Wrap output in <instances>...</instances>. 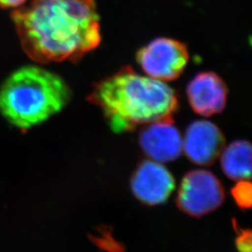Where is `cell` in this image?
Segmentation results:
<instances>
[{
  "mask_svg": "<svg viewBox=\"0 0 252 252\" xmlns=\"http://www.w3.org/2000/svg\"><path fill=\"white\" fill-rule=\"evenodd\" d=\"M224 189L219 179L207 170H193L181 181L177 205L191 217H202L220 207L224 201Z\"/></svg>",
  "mask_w": 252,
  "mask_h": 252,
  "instance_id": "cell-5",
  "label": "cell"
},
{
  "mask_svg": "<svg viewBox=\"0 0 252 252\" xmlns=\"http://www.w3.org/2000/svg\"><path fill=\"white\" fill-rule=\"evenodd\" d=\"M12 20L24 51L38 63L79 62L101 41L95 0H30Z\"/></svg>",
  "mask_w": 252,
  "mask_h": 252,
  "instance_id": "cell-1",
  "label": "cell"
},
{
  "mask_svg": "<svg viewBox=\"0 0 252 252\" xmlns=\"http://www.w3.org/2000/svg\"><path fill=\"white\" fill-rule=\"evenodd\" d=\"M221 169L233 180H249L252 177V146L245 140L234 141L221 152Z\"/></svg>",
  "mask_w": 252,
  "mask_h": 252,
  "instance_id": "cell-10",
  "label": "cell"
},
{
  "mask_svg": "<svg viewBox=\"0 0 252 252\" xmlns=\"http://www.w3.org/2000/svg\"><path fill=\"white\" fill-rule=\"evenodd\" d=\"M232 194L238 207L249 209L252 206V184L250 181L240 180L232 189Z\"/></svg>",
  "mask_w": 252,
  "mask_h": 252,
  "instance_id": "cell-11",
  "label": "cell"
},
{
  "mask_svg": "<svg viewBox=\"0 0 252 252\" xmlns=\"http://www.w3.org/2000/svg\"><path fill=\"white\" fill-rule=\"evenodd\" d=\"M176 182L169 170L161 162L146 160L141 162L131 180L133 193L149 206L164 203L171 195Z\"/></svg>",
  "mask_w": 252,
  "mask_h": 252,
  "instance_id": "cell-6",
  "label": "cell"
},
{
  "mask_svg": "<svg viewBox=\"0 0 252 252\" xmlns=\"http://www.w3.org/2000/svg\"><path fill=\"white\" fill-rule=\"evenodd\" d=\"M225 137L218 126L208 121L191 123L182 140V148L190 162L210 165L224 149Z\"/></svg>",
  "mask_w": 252,
  "mask_h": 252,
  "instance_id": "cell-7",
  "label": "cell"
},
{
  "mask_svg": "<svg viewBox=\"0 0 252 252\" xmlns=\"http://www.w3.org/2000/svg\"><path fill=\"white\" fill-rule=\"evenodd\" d=\"M186 93L190 108L201 116H212L225 108L228 88L216 73H199L189 81Z\"/></svg>",
  "mask_w": 252,
  "mask_h": 252,
  "instance_id": "cell-9",
  "label": "cell"
},
{
  "mask_svg": "<svg viewBox=\"0 0 252 252\" xmlns=\"http://www.w3.org/2000/svg\"><path fill=\"white\" fill-rule=\"evenodd\" d=\"M27 0H0V7L3 9L18 8L25 4Z\"/></svg>",
  "mask_w": 252,
  "mask_h": 252,
  "instance_id": "cell-13",
  "label": "cell"
},
{
  "mask_svg": "<svg viewBox=\"0 0 252 252\" xmlns=\"http://www.w3.org/2000/svg\"><path fill=\"white\" fill-rule=\"evenodd\" d=\"M139 144L151 160L161 163L179 159L183 151L182 137L172 120H163L148 125L141 131Z\"/></svg>",
  "mask_w": 252,
  "mask_h": 252,
  "instance_id": "cell-8",
  "label": "cell"
},
{
  "mask_svg": "<svg viewBox=\"0 0 252 252\" xmlns=\"http://www.w3.org/2000/svg\"><path fill=\"white\" fill-rule=\"evenodd\" d=\"M136 61L148 77L163 82L174 81L185 69L189 52L179 40L159 37L138 51Z\"/></svg>",
  "mask_w": 252,
  "mask_h": 252,
  "instance_id": "cell-4",
  "label": "cell"
},
{
  "mask_svg": "<svg viewBox=\"0 0 252 252\" xmlns=\"http://www.w3.org/2000/svg\"><path fill=\"white\" fill-rule=\"evenodd\" d=\"M236 247L239 252H252V233L242 231L236 238Z\"/></svg>",
  "mask_w": 252,
  "mask_h": 252,
  "instance_id": "cell-12",
  "label": "cell"
},
{
  "mask_svg": "<svg viewBox=\"0 0 252 252\" xmlns=\"http://www.w3.org/2000/svg\"><path fill=\"white\" fill-rule=\"evenodd\" d=\"M88 100L101 108L108 126L118 134L172 120L179 108L177 94L169 85L130 66L95 83Z\"/></svg>",
  "mask_w": 252,
  "mask_h": 252,
  "instance_id": "cell-2",
  "label": "cell"
},
{
  "mask_svg": "<svg viewBox=\"0 0 252 252\" xmlns=\"http://www.w3.org/2000/svg\"><path fill=\"white\" fill-rule=\"evenodd\" d=\"M70 98L71 91L60 76L27 65L0 87V113L12 126L28 130L60 112Z\"/></svg>",
  "mask_w": 252,
  "mask_h": 252,
  "instance_id": "cell-3",
  "label": "cell"
}]
</instances>
